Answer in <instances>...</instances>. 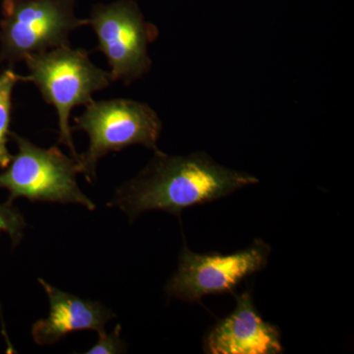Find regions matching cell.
<instances>
[{
    "mask_svg": "<svg viewBox=\"0 0 354 354\" xmlns=\"http://www.w3.org/2000/svg\"><path fill=\"white\" fill-rule=\"evenodd\" d=\"M257 183V177L223 167L208 153L169 156L158 150L138 176L118 188L109 206L121 209L131 221L149 211L179 218L184 209Z\"/></svg>",
    "mask_w": 354,
    "mask_h": 354,
    "instance_id": "cell-1",
    "label": "cell"
},
{
    "mask_svg": "<svg viewBox=\"0 0 354 354\" xmlns=\"http://www.w3.org/2000/svg\"><path fill=\"white\" fill-rule=\"evenodd\" d=\"M24 62L29 74L23 76V82L34 84L46 104L55 109L58 143L66 146L72 158L78 160L69 124L70 113L76 106H87L94 101L95 93L111 85L109 72L95 66L88 51L70 46L35 53Z\"/></svg>",
    "mask_w": 354,
    "mask_h": 354,
    "instance_id": "cell-2",
    "label": "cell"
},
{
    "mask_svg": "<svg viewBox=\"0 0 354 354\" xmlns=\"http://www.w3.org/2000/svg\"><path fill=\"white\" fill-rule=\"evenodd\" d=\"M77 116L72 130H82L88 137V150L78 156L80 174L88 183L97 176L99 160L109 153L142 145L158 151L162 120L149 104L129 99L92 101Z\"/></svg>",
    "mask_w": 354,
    "mask_h": 354,
    "instance_id": "cell-3",
    "label": "cell"
},
{
    "mask_svg": "<svg viewBox=\"0 0 354 354\" xmlns=\"http://www.w3.org/2000/svg\"><path fill=\"white\" fill-rule=\"evenodd\" d=\"M10 136L17 153L0 174V188L9 192L7 201L23 197L31 202L82 205L95 211V203L77 183L80 169L76 160L57 147L44 149L17 133L10 132Z\"/></svg>",
    "mask_w": 354,
    "mask_h": 354,
    "instance_id": "cell-4",
    "label": "cell"
},
{
    "mask_svg": "<svg viewBox=\"0 0 354 354\" xmlns=\"http://www.w3.org/2000/svg\"><path fill=\"white\" fill-rule=\"evenodd\" d=\"M77 0H3L0 62L13 65L35 53L69 46L72 32L88 25L75 14Z\"/></svg>",
    "mask_w": 354,
    "mask_h": 354,
    "instance_id": "cell-5",
    "label": "cell"
},
{
    "mask_svg": "<svg viewBox=\"0 0 354 354\" xmlns=\"http://www.w3.org/2000/svg\"><path fill=\"white\" fill-rule=\"evenodd\" d=\"M88 20L97 39V50L108 60L113 82L129 85L150 71L153 62L149 46L158 38V31L147 22L136 2L95 4Z\"/></svg>",
    "mask_w": 354,
    "mask_h": 354,
    "instance_id": "cell-6",
    "label": "cell"
},
{
    "mask_svg": "<svg viewBox=\"0 0 354 354\" xmlns=\"http://www.w3.org/2000/svg\"><path fill=\"white\" fill-rule=\"evenodd\" d=\"M271 251V246L262 239H255L250 246L232 254H198L185 244L165 292L190 304H198L207 295L234 293L244 279L264 269Z\"/></svg>",
    "mask_w": 354,
    "mask_h": 354,
    "instance_id": "cell-7",
    "label": "cell"
},
{
    "mask_svg": "<svg viewBox=\"0 0 354 354\" xmlns=\"http://www.w3.org/2000/svg\"><path fill=\"white\" fill-rule=\"evenodd\" d=\"M232 313L221 319L204 337L209 354H279L283 353L281 332L266 322L254 305L250 290L235 295Z\"/></svg>",
    "mask_w": 354,
    "mask_h": 354,
    "instance_id": "cell-8",
    "label": "cell"
},
{
    "mask_svg": "<svg viewBox=\"0 0 354 354\" xmlns=\"http://www.w3.org/2000/svg\"><path fill=\"white\" fill-rule=\"evenodd\" d=\"M38 281L50 302L48 316L32 325V339L38 346H50L78 330L101 333L115 317L100 302L58 290L43 279Z\"/></svg>",
    "mask_w": 354,
    "mask_h": 354,
    "instance_id": "cell-9",
    "label": "cell"
},
{
    "mask_svg": "<svg viewBox=\"0 0 354 354\" xmlns=\"http://www.w3.org/2000/svg\"><path fill=\"white\" fill-rule=\"evenodd\" d=\"M23 82V76L8 67L0 73V169H4L10 164L13 156L7 148L10 136L12 94L18 83Z\"/></svg>",
    "mask_w": 354,
    "mask_h": 354,
    "instance_id": "cell-10",
    "label": "cell"
},
{
    "mask_svg": "<svg viewBox=\"0 0 354 354\" xmlns=\"http://www.w3.org/2000/svg\"><path fill=\"white\" fill-rule=\"evenodd\" d=\"M26 225H26L24 216L21 214L19 209L13 206L12 203L9 201L0 203V234L4 232V234H8L14 247L18 245L22 241ZM0 318H1L2 323V334L6 337L7 349L12 351L13 346L7 335L6 324H4L3 315H2L1 304H0Z\"/></svg>",
    "mask_w": 354,
    "mask_h": 354,
    "instance_id": "cell-11",
    "label": "cell"
},
{
    "mask_svg": "<svg viewBox=\"0 0 354 354\" xmlns=\"http://www.w3.org/2000/svg\"><path fill=\"white\" fill-rule=\"evenodd\" d=\"M99 334V339L88 351L87 354H118L127 351V346L121 339V326L116 325L115 329L111 334L106 330Z\"/></svg>",
    "mask_w": 354,
    "mask_h": 354,
    "instance_id": "cell-12",
    "label": "cell"
}]
</instances>
